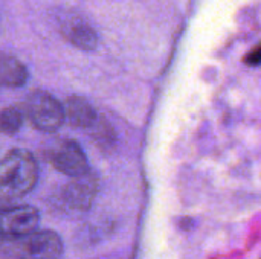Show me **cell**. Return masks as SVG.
Returning a JSON list of instances; mask_svg holds the SVG:
<instances>
[{
  "label": "cell",
  "mask_w": 261,
  "mask_h": 259,
  "mask_svg": "<svg viewBox=\"0 0 261 259\" xmlns=\"http://www.w3.org/2000/svg\"><path fill=\"white\" fill-rule=\"evenodd\" d=\"M37 180L38 165L29 151L15 148L0 157V202H15L28 195Z\"/></svg>",
  "instance_id": "obj_1"
},
{
  "label": "cell",
  "mask_w": 261,
  "mask_h": 259,
  "mask_svg": "<svg viewBox=\"0 0 261 259\" xmlns=\"http://www.w3.org/2000/svg\"><path fill=\"white\" fill-rule=\"evenodd\" d=\"M61 253L63 241L50 231L0 237V258L3 259H58Z\"/></svg>",
  "instance_id": "obj_2"
},
{
  "label": "cell",
  "mask_w": 261,
  "mask_h": 259,
  "mask_svg": "<svg viewBox=\"0 0 261 259\" xmlns=\"http://www.w3.org/2000/svg\"><path fill=\"white\" fill-rule=\"evenodd\" d=\"M24 111L31 124L43 133H55L66 119L64 107L44 90L32 92L28 96Z\"/></svg>",
  "instance_id": "obj_3"
},
{
  "label": "cell",
  "mask_w": 261,
  "mask_h": 259,
  "mask_svg": "<svg viewBox=\"0 0 261 259\" xmlns=\"http://www.w3.org/2000/svg\"><path fill=\"white\" fill-rule=\"evenodd\" d=\"M49 162L57 171L69 177H78L89 171L87 157L83 148L78 142L70 139L61 140L49 151Z\"/></svg>",
  "instance_id": "obj_4"
},
{
  "label": "cell",
  "mask_w": 261,
  "mask_h": 259,
  "mask_svg": "<svg viewBox=\"0 0 261 259\" xmlns=\"http://www.w3.org/2000/svg\"><path fill=\"white\" fill-rule=\"evenodd\" d=\"M40 223V212L34 206L20 205L0 208V237H12L35 231Z\"/></svg>",
  "instance_id": "obj_5"
},
{
  "label": "cell",
  "mask_w": 261,
  "mask_h": 259,
  "mask_svg": "<svg viewBox=\"0 0 261 259\" xmlns=\"http://www.w3.org/2000/svg\"><path fill=\"white\" fill-rule=\"evenodd\" d=\"M72 179L63 189V200L72 209H87L96 195L98 179L90 171Z\"/></svg>",
  "instance_id": "obj_6"
},
{
  "label": "cell",
  "mask_w": 261,
  "mask_h": 259,
  "mask_svg": "<svg viewBox=\"0 0 261 259\" xmlns=\"http://www.w3.org/2000/svg\"><path fill=\"white\" fill-rule=\"evenodd\" d=\"M61 32L67 41L81 50H93L98 46L96 31L81 18H69L61 24Z\"/></svg>",
  "instance_id": "obj_7"
},
{
  "label": "cell",
  "mask_w": 261,
  "mask_h": 259,
  "mask_svg": "<svg viewBox=\"0 0 261 259\" xmlns=\"http://www.w3.org/2000/svg\"><path fill=\"white\" fill-rule=\"evenodd\" d=\"M64 111H66V118L69 119V122L73 127L83 128V130H87V131L99 119V114L95 110V107L83 96H70V98H67L66 105H64Z\"/></svg>",
  "instance_id": "obj_8"
},
{
  "label": "cell",
  "mask_w": 261,
  "mask_h": 259,
  "mask_svg": "<svg viewBox=\"0 0 261 259\" xmlns=\"http://www.w3.org/2000/svg\"><path fill=\"white\" fill-rule=\"evenodd\" d=\"M29 79L26 66L14 55H0V85L18 89Z\"/></svg>",
  "instance_id": "obj_9"
},
{
  "label": "cell",
  "mask_w": 261,
  "mask_h": 259,
  "mask_svg": "<svg viewBox=\"0 0 261 259\" xmlns=\"http://www.w3.org/2000/svg\"><path fill=\"white\" fill-rule=\"evenodd\" d=\"M23 127V111L18 107H5L0 111V133L6 136L17 134Z\"/></svg>",
  "instance_id": "obj_10"
},
{
  "label": "cell",
  "mask_w": 261,
  "mask_h": 259,
  "mask_svg": "<svg viewBox=\"0 0 261 259\" xmlns=\"http://www.w3.org/2000/svg\"><path fill=\"white\" fill-rule=\"evenodd\" d=\"M245 63L249 64V66H258V64H261V44L258 47H255L251 53L246 55Z\"/></svg>",
  "instance_id": "obj_11"
}]
</instances>
